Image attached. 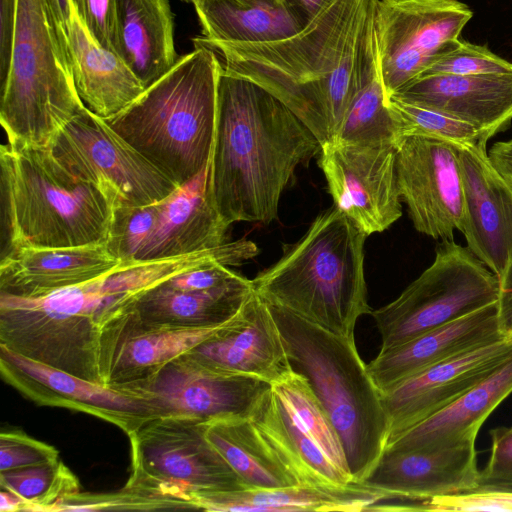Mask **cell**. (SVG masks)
Wrapping results in <instances>:
<instances>
[{"label": "cell", "mask_w": 512, "mask_h": 512, "mask_svg": "<svg viewBox=\"0 0 512 512\" xmlns=\"http://www.w3.org/2000/svg\"><path fill=\"white\" fill-rule=\"evenodd\" d=\"M318 163L334 206L368 236L402 216L395 145L330 141L321 146Z\"/></svg>", "instance_id": "9a60e30c"}, {"label": "cell", "mask_w": 512, "mask_h": 512, "mask_svg": "<svg viewBox=\"0 0 512 512\" xmlns=\"http://www.w3.org/2000/svg\"><path fill=\"white\" fill-rule=\"evenodd\" d=\"M220 70L213 50L194 45L130 106L104 120L181 186L210 164Z\"/></svg>", "instance_id": "8992f818"}, {"label": "cell", "mask_w": 512, "mask_h": 512, "mask_svg": "<svg viewBox=\"0 0 512 512\" xmlns=\"http://www.w3.org/2000/svg\"><path fill=\"white\" fill-rule=\"evenodd\" d=\"M466 494L500 495L512 497V475L501 477L479 476L476 488Z\"/></svg>", "instance_id": "c3c4849f"}, {"label": "cell", "mask_w": 512, "mask_h": 512, "mask_svg": "<svg viewBox=\"0 0 512 512\" xmlns=\"http://www.w3.org/2000/svg\"><path fill=\"white\" fill-rule=\"evenodd\" d=\"M268 305L292 369L307 380L327 412L353 480L360 483L387 445L389 421L382 393L369 375L355 340Z\"/></svg>", "instance_id": "52a82bcc"}, {"label": "cell", "mask_w": 512, "mask_h": 512, "mask_svg": "<svg viewBox=\"0 0 512 512\" xmlns=\"http://www.w3.org/2000/svg\"><path fill=\"white\" fill-rule=\"evenodd\" d=\"M252 293V281L240 274L220 286L196 291L172 289L162 281L137 298L135 311L143 326L215 327L233 319Z\"/></svg>", "instance_id": "83f0119b"}, {"label": "cell", "mask_w": 512, "mask_h": 512, "mask_svg": "<svg viewBox=\"0 0 512 512\" xmlns=\"http://www.w3.org/2000/svg\"><path fill=\"white\" fill-rule=\"evenodd\" d=\"M73 7L91 37L112 50L115 31V0H72Z\"/></svg>", "instance_id": "60d3db41"}, {"label": "cell", "mask_w": 512, "mask_h": 512, "mask_svg": "<svg viewBox=\"0 0 512 512\" xmlns=\"http://www.w3.org/2000/svg\"><path fill=\"white\" fill-rule=\"evenodd\" d=\"M189 354L215 369L271 384L292 370L270 307L254 291L233 319Z\"/></svg>", "instance_id": "ffe728a7"}, {"label": "cell", "mask_w": 512, "mask_h": 512, "mask_svg": "<svg viewBox=\"0 0 512 512\" xmlns=\"http://www.w3.org/2000/svg\"><path fill=\"white\" fill-rule=\"evenodd\" d=\"M390 108L399 126L400 137L421 135L443 139L455 144H474L488 139L475 126L444 112L389 98Z\"/></svg>", "instance_id": "8d00e7d4"}, {"label": "cell", "mask_w": 512, "mask_h": 512, "mask_svg": "<svg viewBox=\"0 0 512 512\" xmlns=\"http://www.w3.org/2000/svg\"><path fill=\"white\" fill-rule=\"evenodd\" d=\"M491 454L480 476L512 475V427H498L490 431Z\"/></svg>", "instance_id": "ee69618b"}, {"label": "cell", "mask_w": 512, "mask_h": 512, "mask_svg": "<svg viewBox=\"0 0 512 512\" xmlns=\"http://www.w3.org/2000/svg\"><path fill=\"white\" fill-rule=\"evenodd\" d=\"M391 97L466 121L489 140L512 120V72L422 75Z\"/></svg>", "instance_id": "44dd1931"}, {"label": "cell", "mask_w": 512, "mask_h": 512, "mask_svg": "<svg viewBox=\"0 0 512 512\" xmlns=\"http://www.w3.org/2000/svg\"><path fill=\"white\" fill-rule=\"evenodd\" d=\"M512 353L500 339L430 366L382 393L388 443L442 410L495 371Z\"/></svg>", "instance_id": "e0dca14e"}, {"label": "cell", "mask_w": 512, "mask_h": 512, "mask_svg": "<svg viewBox=\"0 0 512 512\" xmlns=\"http://www.w3.org/2000/svg\"><path fill=\"white\" fill-rule=\"evenodd\" d=\"M237 275L223 264H209L177 273L164 280L163 284L176 290H207L225 284Z\"/></svg>", "instance_id": "b9f144b4"}, {"label": "cell", "mask_w": 512, "mask_h": 512, "mask_svg": "<svg viewBox=\"0 0 512 512\" xmlns=\"http://www.w3.org/2000/svg\"><path fill=\"white\" fill-rule=\"evenodd\" d=\"M194 7L201 36L212 41L271 42L302 29L280 0H201Z\"/></svg>", "instance_id": "4dcf8cb0"}, {"label": "cell", "mask_w": 512, "mask_h": 512, "mask_svg": "<svg viewBox=\"0 0 512 512\" xmlns=\"http://www.w3.org/2000/svg\"><path fill=\"white\" fill-rule=\"evenodd\" d=\"M121 265L105 243L76 247L16 249L0 262V294L37 298L80 285Z\"/></svg>", "instance_id": "cb8c5ba5"}, {"label": "cell", "mask_w": 512, "mask_h": 512, "mask_svg": "<svg viewBox=\"0 0 512 512\" xmlns=\"http://www.w3.org/2000/svg\"><path fill=\"white\" fill-rule=\"evenodd\" d=\"M486 140L455 144L464 191L467 247L498 278L512 260V188L493 166Z\"/></svg>", "instance_id": "d6986e66"}, {"label": "cell", "mask_w": 512, "mask_h": 512, "mask_svg": "<svg viewBox=\"0 0 512 512\" xmlns=\"http://www.w3.org/2000/svg\"><path fill=\"white\" fill-rule=\"evenodd\" d=\"M396 172L401 200L414 228L441 241L454 240L464 224V191L455 144L409 135L396 144Z\"/></svg>", "instance_id": "5bb4252c"}, {"label": "cell", "mask_w": 512, "mask_h": 512, "mask_svg": "<svg viewBox=\"0 0 512 512\" xmlns=\"http://www.w3.org/2000/svg\"><path fill=\"white\" fill-rule=\"evenodd\" d=\"M512 393V353L489 376L454 402L388 443L408 450L476 441L490 414Z\"/></svg>", "instance_id": "f1b7e54d"}, {"label": "cell", "mask_w": 512, "mask_h": 512, "mask_svg": "<svg viewBox=\"0 0 512 512\" xmlns=\"http://www.w3.org/2000/svg\"><path fill=\"white\" fill-rule=\"evenodd\" d=\"M497 324L501 336L512 340V260L498 278Z\"/></svg>", "instance_id": "f6af8a7d"}, {"label": "cell", "mask_w": 512, "mask_h": 512, "mask_svg": "<svg viewBox=\"0 0 512 512\" xmlns=\"http://www.w3.org/2000/svg\"><path fill=\"white\" fill-rule=\"evenodd\" d=\"M112 50L147 89L175 65L174 16L168 0H115Z\"/></svg>", "instance_id": "4316f807"}, {"label": "cell", "mask_w": 512, "mask_h": 512, "mask_svg": "<svg viewBox=\"0 0 512 512\" xmlns=\"http://www.w3.org/2000/svg\"><path fill=\"white\" fill-rule=\"evenodd\" d=\"M0 487L19 495L33 512L51 511L59 500L80 492L77 477L59 459L0 471Z\"/></svg>", "instance_id": "d590c367"}, {"label": "cell", "mask_w": 512, "mask_h": 512, "mask_svg": "<svg viewBox=\"0 0 512 512\" xmlns=\"http://www.w3.org/2000/svg\"><path fill=\"white\" fill-rule=\"evenodd\" d=\"M159 202L113 208L105 245L109 253L122 265L137 263L135 257L156 223Z\"/></svg>", "instance_id": "74e56055"}, {"label": "cell", "mask_w": 512, "mask_h": 512, "mask_svg": "<svg viewBox=\"0 0 512 512\" xmlns=\"http://www.w3.org/2000/svg\"><path fill=\"white\" fill-rule=\"evenodd\" d=\"M376 0H335L296 34L229 43L194 37L222 68L267 90L316 136L331 141L351 104L378 74Z\"/></svg>", "instance_id": "7a4b0ae2"}, {"label": "cell", "mask_w": 512, "mask_h": 512, "mask_svg": "<svg viewBox=\"0 0 512 512\" xmlns=\"http://www.w3.org/2000/svg\"><path fill=\"white\" fill-rule=\"evenodd\" d=\"M207 422L178 416L148 420L128 437L130 478L155 483L192 497L247 489L205 436Z\"/></svg>", "instance_id": "8fae6325"}, {"label": "cell", "mask_w": 512, "mask_h": 512, "mask_svg": "<svg viewBox=\"0 0 512 512\" xmlns=\"http://www.w3.org/2000/svg\"><path fill=\"white\" fill-rule=\"evenodd\" d=\"M321 146L284 103L221 66L209 192L227 224L277 219L297 166L320 153Z\"/></svg>", "instance_id": "3957f363"}, {"label": "cell", "mask_w": 512, "mask_h": 512, "mask_svg": "<svg viewBox=\"0 0 512 512\" xmlns=\"http://www.w3.org/2000/svg\"><path fill=\"white\" fill-rule=\"evenodd\" d=\"M58 455L53 446L23 432L8 431L0 434V471L52 462L59 459Z\"/></svg>", "instance_id": "ab89813d"}, {"label": "cell", "mask_w": 512, "mask_h": 512, "mask_svg": "<svg viewBox=\"0 0 512 512\" xmlns=\"http://www.w3.org/2000/svg\"><path fill=\"white\" fill-rule=\"evenodd\" d=\"M500 339L505 338L498 330L495 302L400 345L380 349L367 371L385 393L430 366Z\"/></svg>", "instance_id": "603a6c76"}, {"label": "cell", "mask_w": 512, "mask_h": 512, "mask_svg": "<svg viewBox=\"0 0 512 512\" xmlns=\"http://www.w3.org/2000/svg\"><path fill=\"white\" fill-rule=\"evenodd\" d=\"M237 240L189 255L120 265L92 281L37 298L0 294V345L31 360L108 386L123 343L139 324L137 298L182 271L238 266Z\"/></svg>", "instance_id": "6da1fadb"}, {"label": "cell", "mask_w": 512, "mask_h": 512, "mask_svg": "<svg viewBox=\"0 0 512 512\" xmlns=\"http://www.w3.org/2000/svg\"><path fill=\"white\" fill-rule=\"evenodd\" d=\"M475 441L408 450L384 449L358 484L384 492L389 500L419 504L472 492L478 483Z\"/></svg>", "instance_id": "ac0fdd59"}, {"label": "cell", "mask_w": 512, "mask_h": 512, "mask_svg": "<svg viewBox=\"0 0 512 512\" xmlns=\"http://www.w3.org/2000/svg\"><path fill=\"white\" fill-rule=\"evenodd\" d=\"M384 500H389L384 492L358 483L300 484L197 494L194 506L195 509L219 512H359L369 511Z\"/></svg>", "instance_id": "484cf974"}, {"label": "cell", "mask_w": 512, "mask_h": 512, "mask_svg": "<svg viewBox=\"0 0 512 512\" xmlns=\"http://www.w3.org/2000/svg\"><path fill=\"white\" fill-rule=\"evenodd\" d=\"M272 386L330 461L352 477L340 437L307 380L292 369Z\"/></svg>", "instance_id": "e575fe53"}, {"label": "cell", "mask_w": 512, "mask_h": 512, "mask_svg": "<svg viewBox=\"0 0 512 512\" xmlns=\"http://www.w3.org/2000/svg\"><path fill=\"white\" fill-rule=\"evenodd\" d=\"M205 436L248 488L303 484L252 417L208 422Z\"/></svg>", "instance_id": "f546056e"}, {"label": "cell", "mask_w": 512, "mask_h": 512, "mask_svg": "<svg viewBox=\"0 0 512 512\" xmlns=\"http://www.w3.org/2000/svg\"><path fill=\"white\" fill-rule=\"evenodd\" d=\"M119 388L148 399L160 417H188L208 423L252 417L272 384L215 369L187 352L148 378Z\"/></svg>", "instance_id": "4fadbf2b"}, {"label": "cell", "mask_w": 512, "mask_h": 512, "mask_svg": "<svg viewBox=\"0 0 512 512\" xmlns=\"http://www.w3.org/2000/svg\"><path fill=\"white\" fill-rule=\"evenodd\" d=\"M2 379L41 406L84 412L119 427L128 436L150 419L160 417L145 397L105 386L31 360L0 345Z\"/></svg>", "instance_id": "2e32d148"}, {"label": "cell", "mask_w": 512, "mask_h": 512, "mask_svg": "<svg viewBox=\"0 0 512 512\" xmlns=\"http://www.w3.org/2000/svg\"><path fill=\"white\" fill-rule=\"evenodd\" d=\"M64 35L76 91L90 112L102 119L111 118L146 90L113 50L95 42L74 7Z\"/></svg>", "instance_id": "d4e9b609"}, {"label": "cell", "mask_w": 512, "mask_h": 512, "mask_svg": "<svg viewBox=\"0 0 512 512\" xmlns=\"http://www.w3.org/2000/svg\"><path fill=\"white\" fill-rule=\"evenodd\" d=\"M19 0H0V87L8 77L18 19Z\"/></svg>", "instance_id": "7bdbcfd3"}, {"label": "cell", "mask_w": 512, "mask_h": 512, "mask_svg": "<svg viewBox=\"0 0 512 512\" xmlns=\"http://www.w3.org/2000/svg\"><path fill=\"white\" fill-rule=\"evenodd\" d=\"M367 236L333 205L251 280L253 291L271 305L355 340L358 319L372 311L364 272Z\"/></svg>", "instance_id": "277c9868"}, {"label": "cell", "mask_w": 512, "mask_h": 512, "mask_svg": "<svg viewBox=\"0 0 512 512\" xmlns=\"http://www.w3.org/2000/svg\"><path fill=\"white\" fill-rule=\"evenodd\" d=\"M252 419L303 484L355 483L330 461L273 386Z\"/></svg>", "instance_id": "1f68e13d"}, {"label": "cell", "mask_w": 512, "mask_h": 512, "mask_svg": "<svg viewBox=\"0 0 512 512\" xmlns=\"http://www.w3.org/2000/svg\"><path fill=\"white\" fill-rule=\"evenodd\" d=\"M229 226L211 199L208 166L159 202L156 223L135 262L169 259L216 247L227 241Z\"/></svg>", "instance_id": "7402d4cb"}, {"label": "cell", "mask_w": 512, "mask_h": 512, "mask_svg": "<svg viewBox=\"0 0 512 512\" xmlns=\"http://www.w3.org/2000/svg\"><path fill=\"white\" fill-rule=\"evenodd\" d=\"M287 11L303 28L312 22L335 0H280Z\"/></svg>", "instance_id": "bcb514c9"}, {"label": "cell", "mask_w": 512, "mask_h": 512, "mask_svg": "<svg viewBox=\"0 0 512 512\" xmlns=\"http://www.w3.org/2000/svg\"><path fill=\"white\" fill-rule=\"evenodd\" d=\"M1 258L23 248L106 242L113 208L101 190L62 165L49 146L0 148Z\"/></svg>", "instance_id": "5b68a950"}, {"label": "cell", "mask_w": 512, "mask_h": 512, "mask_svg": "<svg viewBox=\"0 0 512 512\" xmlns=\"http://www.w3.org/2000/svg\"><path fill=\"white\" fill-rule=\"evenodd\" d=\"M472 16L459 0H376L378 72L388 101L458 43Z\"/></svg>", "instance_id": "7c38bea8"}, {"label": "cell", "mask_w": 512, "mask_h": 512, "mask_svg": "<svg viewBox=\"0 0 512 512\" xmlns=\"http://www.w3.org/2000/svg\"><path fill=\"white\" fill-rule=\"evenodd\" d=\"M223 325L171 328L138 324L116 356L108 386L119 388L148 378L171 360L212 337Z\"/></svg>", "instance_id": "d6a6232c"}, {"label": "cell", "mask_w": 512, "mask_h": 512, "mask_svg": "<svg viewBox=\"0 0 512 512\" xmlns=\"http://www.w3.org/2000/svg\"><path fill=\"white\" fill-rule=\"evenodd\" d=\"M57 160L94 184L112 208L159 202L177 186L86 107L49 145Z\"/></svg>", "instance_id": "30bf717a"}, {"label": "cell", "mask_w": 512, "mask_h": 512, "mask_svg": "<svg viewBox=\"0 0 512 512\" xmlns=\"http://www.w3.org/2000/svg\"><path fill=\"white\" fill-rule=\"evenodd\" d=\"M488 156L493 166L512 188V138L493 144Z\"/></svg>", "instance_id": "7dc6e473"}, {"label": "cell", "mask_w": 512, "mask_h": 512, "mask_svg": "<svg viewBox=\"0 0 512 512\" xmlns=\"http://www.w3.org/2000/svg\"><path fill=\"white\" fill-rule=\"evenodd\" d=\"M498 290V277L467 246L441 241L432 264L395 300L371 311L381 349L495 303Z\"/></svg>", "instance_id": "9c48e42d"}, {"label": "cell", "mask_w": 512, "mask_h": 512, "mask_svg": "<svg viewBox=\"0 0 512 512\" xmlns=\"http://www.w3.org/2000/svg\"><path fill=\"white\" fill-rule=\"evenodd\" d=\"M0 498L1 512L27 511L28 509L27 503L12 491L1 488Z\"/></svg>", "instance_id": "f907efd6"}, {"label": "cell", "mask_w": 512, "mask_h": 512, "mask_svg": "<svg viewBox=\"0 0 512 512\" xmlns=\"http://www.w3.org/2000/svg\"><path fill=\"white\" fill-rule=\"evenodd\" d=\"M512 72V63L497 56L488 48L458 41L449 51L439 56L420 75H478Z\"/></svg>", "instance_id": "f35d334b"}, {"label": "cell", "mask_w": 512, "mask_h": 512, "mask_svg": "<svg viewBox=\"0 0 512 512\" xmlns=\"http://www.w3.org/2000/svg\"><path fill=\"white\" fill-rule=\"evenodd\" d=\"M185 3H190V4H193L194 6H196L201 0H181Z\"/></svg>", "instance_id": "816d5d0a"}, {"label": "cell", "mask_w": 512, "mask_h": 512, "mask_svg": "<svg viewBox=\"0 0 512 512\" xmlns=\"http://www.w3.org/2000/svg\"><path fill=\"white\" fill-rule=\"evenodd\" d=\"M399 138V126L378 74L357 95L331 142L395 145Z\"/></svg>", "instance_id": "836d02e7"}, {"label": "cell", "mask_w": 512, "mask_h": 512, "mask_svg": "<svg viewBox=\"0 0 512 512\" xmlns=\"http://www.w3.org/2000/svg\"><path fill=\"white\" fill-rule=\"evenodd\" d=\"M0 122L10 146L47 147L84 104L75 88L64 31L47 0H19Z\"/></svg>", "instance_id": "ba28073f"}, {"label": "cell", "mask_w": 512, "mask_h": 512, "mask_svg": "<svg viewBox=\"0 0 512 512\" xmlns=\"http://www.w3.org/2000/svg\"><path fill=\"white\" fill-rule=\"evenodd\" d=\"M57 25L67 32L73 12L72 0H47Z\"/></svg>", "instance_id": "681fc988"}]
</instances>
